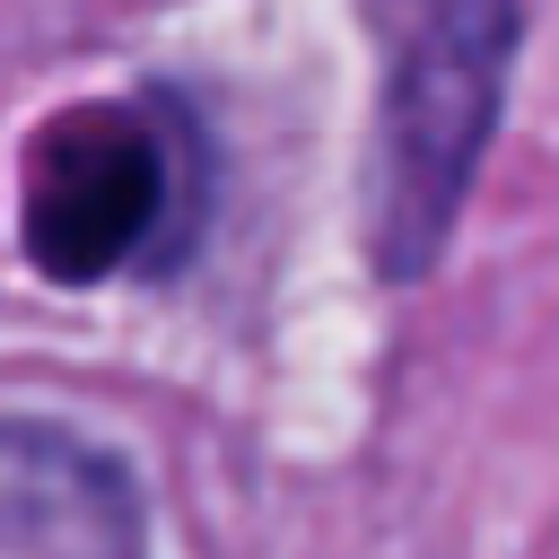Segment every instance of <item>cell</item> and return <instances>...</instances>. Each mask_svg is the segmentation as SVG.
Masks as SVG:
<instances>
[{"instance_id":"obj_1","label":"cell","mask_w":559,"mask_h":559,"mask_svg":"<svg viewBox=\"0 0 559 559\" xmlns=\"http://www.w3.org/2000/svg\"><path fill=\"white\" fill-rule=\"evenodd\" d=\"M367 35H376L367 253L384 280H419L445 253L472 166L489 148L515 52V0H367Z\"/></svg>"},{"instance_id":"obj_2","label":"cell","mask_w":559,"mask_h":559,"mask_svg":"<svg viewBox=\"0 0 559 559\" xmlns=\"http://www.w3.org/2000/svg\"><path fill=\"white\" fill-rule=\"evenodd\" d=\"M210 157L166 87L61 105L26 148V253L61 288L157 280L192 253Z\"/></svg>"},{"instance_id":"obj_3","label":"cell","mask_w":559,"mask_h":559,"mask_svg":"<svg viewBox=\"0 0 559 559\" xmlns=\"http://www.w3.org/2000/svg\"><path fill=\"white\" fill-rule=\"evenodd\" d=\"M140 542V498L114 454L0 419V550L9 559H114Z\"/></svg>"}]
</instances>
